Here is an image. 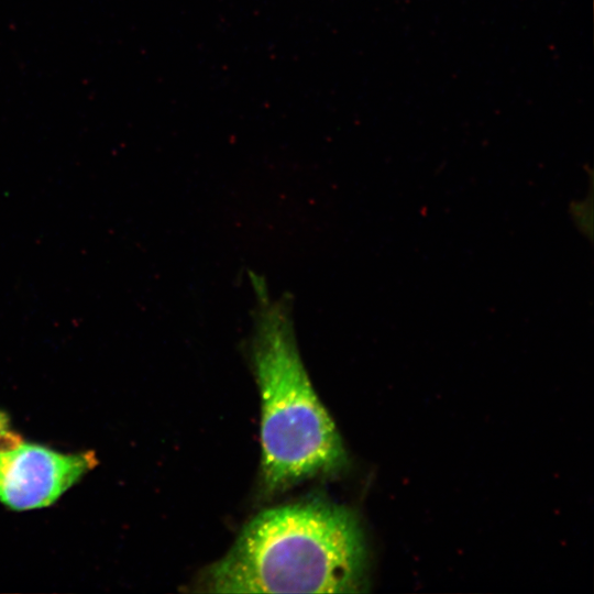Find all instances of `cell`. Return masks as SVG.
I'll use <instances>...</instances> for the list:
<instances>
[{
    "mask_svg": "<svg viewBox=\"0 0 594 594\" xmlns=\"http://www.w3.org/2000/svg\"><path fill=\"white\" fill-rule=\"evenodd\" d=\"M97 464L92 451L65 453L24 440L0 411V503L8 508L51 506Z\"/></svg>",
    "mask_w": 594,
    "mask_h": 594,
    "instance_id": "3957f363",
    "label": "cell"
},
{
    "mask_svg": "<svg viewBox=\"0 0 594 594\" xmlns=\"http://www.w3.org/2000/svg\"><path fill=\"white\" fill-rule=\"evenodd\" d=\"M255 321L252 352L261 394L262 487L276 493L342 471L346 451L300 360L286 305L265 296Z\"/></svg>",
    "mask_w": 594,
    "mask_h": 594,
    "instance_id": "7a4b0ae2",
    "label": "cell"
},
{
    "mask_svg": "<svg viewBox=\"0 0 594 594\" xmlns=\"http://www.w3.org/2000/svg\"><path fill=\"white\" fill-rule=\"evenodd\" d=\"M367 571L356 515L317 499L256 515L207 569L201 585L212 593H360Z\"/></svg>",
    "mask_w": 594,
    "mask_h": 594,
    "instance_id": "6da1fadb",
    "label": "cell"
}]
</instances>
